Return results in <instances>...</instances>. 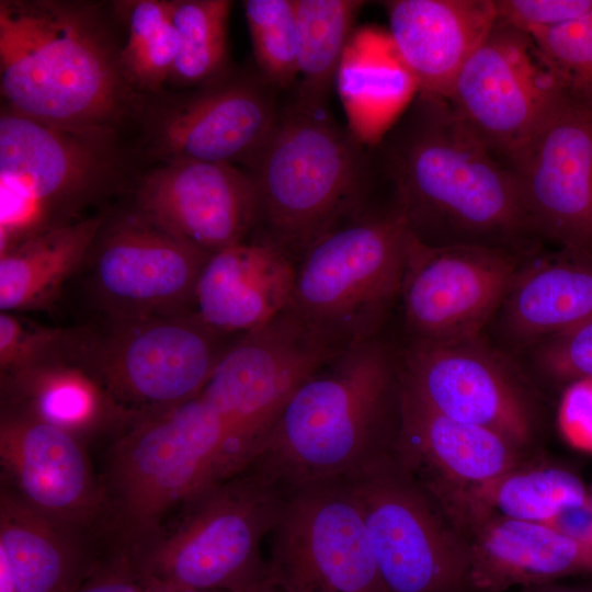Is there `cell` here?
Wrapping results in <instances>:
<instances>
[{
  "label": "cell",
  "mask_w": 592,
  "mask_h": 592,
  "mask_svg": "<svg viewBox=\"0 0 592 592\" xmlns=\"http://www.w3.org/2000/svg\"><path fill=\"white\" fill-rule=\"evenodd\" d=\"M468 584L485 592L592 574V548L545 523L490 519L467 536Z\"/></svg>",
  "instance_id": "cell-25"
},
{
  "label": "cell",
  "mask_w": 592,
  "mask_h": 592,
  "mask_svg": "<svg viewBox=\"0 0 592 592\" xmlns=\"http://www.w3.org/2000/svg\"><path fill=\"white\" fill-rule=\"evenodd\" d=\"M364 5L358 0H297L298 105L325 111L339 66Z\"/></svg>",
  "instance_id": "cell-31"
},
{
  "label": "cell",
  "mask_w": 592,
  "mask_h": 592,
  "mask_svg": "<svg viewBox=\"0 0 592 592\" xmlns=\"http://www.w3.org/2000/svg\"><path fill=\"white\" fill-rule=\"evenodd\" d=\"M91 535L33 510L5 487L0 492V551L19 592H73L100 557Z\"/></svg>",
  "instance_id": "cell-27"
},
{
  "label": "cell",
  "mask_w": 592,
  "mask_h": 592,
  "mask_svg": "<svg viewBox=\"0 0 592 592\" xmlns=\"http://www.w3.org/2000/svg\"><path fill=\"white\" fill-rule=\"evenodd\" d=\"M587 502L588 489L576 474L560 466L526 462L471 490L454 525L467 539L476 525L490 519L548 524Z\"/></svg>",
  "instance_id": "cell-30"
},
{
  "label": "cell",
  "mask_w": 592,
  "mask_h": 592,
  "mask_svg": "<svg viewBox=\"0 0 592 592\" xmlns=\"http://www.w3.org/2000/svg\"><path fill=\"white\" fill-rule=\"evenodd\" d=\"M565 91L532 37L497 20L445 100L466 128L505 162Z\"/></svg>",
  "instance_id": "cell-14"
},
{
  "label": "cell",
  "mask_w": 592,
  "mask_h": 592,
  "mask_svg": "<svg viewBox=\"0 0 592 592\" xmlns=\"http://www.w3.org/2000/svg\"><path fill=\"white\" fill-rule=\"evenodd\" d=\"M209 257L135 208L105 220L79 273L96 315L185 314Z\"/></svg>",
  "instance_id": "cell-13"
},
{
  "label": "cell",
  "mask_w": 592,
  "mask_h": 592,
  "mask_svg": "<svg viewBox=\"0 0 592 592\" xmlns=\"http://www.w3.org/2000/svg\"><path fill=\"white\" fill-rule=\"evenodd\" d=\"M524 355L536 372L555 382L572 384L592 379V318Z\"/></svg>",
  "instance_id": "cell-37"
},
{
  "label": "cell",
  "mask_w": 592,
  "mask_h": 592,
  "mask_svg": "<svg viewBox=\"0 0 592 592\" xmlns=\"http://www.w3.org/2000/svg\"><path fill=\"white\" fill-rule=\"evenodd\" d=\"M588 501H589V504L592 509V488L590 490H588Z\"/></svg>",
  "instance_id": "cell-46"
},
{
  "label": "cell",
  "mask_w": 592,
  "mask_h": 592,
  "mask_svg": "<svg viewBox=\"0 0 592 592\" xmlns=\"http://www.w3.org/2000/svg\"><path fill=\"white\" fill-rule=\"evenodd\" d=\"M73 592H143V587L127 558L107 553Z\"/></svg>",
  "instance_id": "cell-40"
},
{
  "label": "cell",
  "mask_w": 592,
  "mask_h": 592,
  "mask_svg": "<svg viewBox=\"0 0 592 592\" xmlns=\"http://www.w3.org/2000/svg\"><path fill=\"white\" fill-rule=\"evenodd\" d=\"M223 437L218 415L198 395L138 417L111 439L99 473L104 501L99 536L110 553L132 556L213 482Z\"/></svg>",
  "instance_id": "cell-4"
},
{
  "label": "cell",
  "mask_w": 592,
  "mask_h": 592,
  "mask_svg": "<svg viewBox=\"0 0 592 592\" xmlns=\"http://www.w3.org/2000/svg\"><path fill=\"white\" fill-rule=\"evenodd\" d=\"M295 277L294 260L282 249L243 241L210 254L195 285L193 312L219 334L243 335L288 307Z\"/></svg>",
  "instance_id": "cell-22"
},
{
  "label": "cell",
  "mask_w": 592,
  "mask_h": 592,
  "mask_svg": "<svg viewBox=\"0 0 592 592\" xmlns=\"http://www.w3.org/2000/svg\"><path fill=\"white\" fill-rule=\"evenodd\" d=\"M127 83L119 55L83 8L0 2V87L11 110L110 138L128 106Z\"/></svg>",
  "instance_id": "cell-3"
},
{
  "label": "cell",
  "mask_w": 592,
  "mask_h": 592,
  "mask_svg": "<svg viewBox=\"0 0 592 592\" xmlns=\"http://www.w3.org/2000/svg\"><path fill=\"white\" fill-rule=\"evenodd\" d=\"M277 117L272 99L259 86L230 82L172 111L160 126L159 144L168 160L252 163Z\"/></svg>",
  "instance_id": "cell-24"
},
{
  "label": "cell",
  "mask_w": 592,
  "mask_h": 592,
  "mask_svg": "<svg viewBox=\"0 0 592 592\" xmlns=\"http://www.w3.org/2000/svg\"><path fill=\"white\" fill-rule=\"evenodd\" d=\"M177 592H227L220 590L177 589Z\"/></svg>",
  "instance_id": "cell-45"
},
{
  "label": "cell",
  "mask_w": 592,
  "mask_h": 592,
  "mask_svg": "<svg viewBox=\"0 0 592 592\" xmlns=\"http://www.w3.org/2000/svg\"><path fill=\"white\" fill-rule=\"evenodd\" d=\"M1 409L57 426L83 441L112 439L138 418L119 407L73 361H55L0 376Z\"/></svg>",
  "instance_id": "cell-26"
},
{
  "label": "cell",
  "mask_w": 592,
  "mask_h": 592,
  "mask_svg": "<svg viewBox=\"0 0 592 592\" xmlns=\"http://www.w3.org/2000/svg\"><path fill=\"white\" fill-rule=\"evenodd\" d=\"M79 329L75 362L137 417L197 397L232 344L194 312L96 315Z\"/></svg>",
  "instance_id": "cell-8"
},
{
  "label": "cell",
  "mask_w": 592,
  "mask_h": 592,
  "mask_svg": "<svg viewBox=\"0 0 592 592\" xmlns=\"http://www.w3.org/2000/svg\"><path fill=\"white\" fill-rule=\"evenodd\" d=\"M391 454L453 525L471 490L527 462L500 434L434 410L402 378Z\"/></svg>",
  "instance_id": "cell-18"
},
{
  "label": "cell",
  "mask_w": 592,
  "mask_h": 592,
  "mask_svg": "<svg viewBox=\"0 0 592 592\" xmlns=\"http://www.w3.org/2000/svg\"><path fill=\"white\" fill-rule=\"evenodd\" d=\"M497 19L531 37L592 10V0H493Z\"/></svg>",
  "instance_id": "cell-38"
},
{
  "label": "cell",
  "mask_w": 592,
  "mask_h": 592,
  "mask_svg": "<svg viewBox=\"0 0 592 592\" xmlns=\"http://www.w3.org/2000/svg\"><path fill=\"white\" fill-rule=\"evenodd\" d=\"M532 592H592V589L584 588H555V589H537Z\"/></svg>",
  "instance_id": "cell-43"
},
{
  "label": "cell",
  "mask_w": 592,
  "mask_h": 592,
  "mask_svg": "<svg viewBox=\"0 0 592 592\" xmlns=\"http://www.w3.org/2000/svg\"><path fill=\"white\" fill-rule=\"evenodd\" d=\"M143 592H177V589L150 578H140Z\"/></svg>",
  "instance_id": "cell-42"
},
{
  "label": "cell",
  "mask_w": 592,
  "mask_h": 592,
  "mask_svg": "<svg viewBox=\"0 0 592 592\" xmlns=\"http://www.w3.org/2000/svg\"><path fill=\"white\" fill-rule=\"evenodd\" d=\"M179 36V54L172 77L197 83L215 76L227 56L228 0L168 1Z\"/></svg>",
  "instance_id": "cell-33"
},
{
  "label": "cell",
  "mask_w": 592,
  "mask_h": 592,
  "mask_svg": "<svg viewBox=\"0 0 592 592\" xmlns=\"http://www.w3.org/2000/svg\"><path fill=\"white\" fill-rule=\"evenodd\" d=\"M0 592H19L11 566L2 551H0Z\"/></svg>",
  "instance_id": "cell-41"
},
{
  "label": "cell",
  "mask_w": 592,
  "mask_h": 592,
  "mask_svg": "<svg viewBox=\"0 0 592 592\" xmlns=\"http://www.w3.org/2000/svg\"><path fill=\"white\" fill-rule=\"evenodd\" d=\"M380 144L394 208L431 247L540 249L509 166L458 119L445 99L417 93Z\"/></svg>",
  "instance_id": "cell-1"
},
{
  "label": "cell",
  "mask_w": 592,
  "mask_h": 592,
  "mask_svg": "<svg viewBox=\"0 0 592 592\" xmlns=\"http://www.w3.org/2000/svg\"><path fill=\"white\" fill-rule=\"evenodd\" d=\"M532 39L567 90L592 104V10Z\"/></svg>",
  "instance_id": "cell-36"
},
{
  "label": "cell",
  "mask_w": 592,
  "mask_h": 592,
  "mask_svg": "<svg viewBox=\"0 0 592 592\" xmlns=\"http://www.w3.org/2000/svg\"><path fill=\"white\" fill-rule=\"evenodd\" d=\"M527 255L431 247L410 235L399 297L408 341L447 344L485 335Z\"/></svg>",
  "instance_id": "cell-15"
},
{
  "label": "cell",
  "mask_w": 592,
  "mask_h": 592,
  "mask_svg": "<svg viewBox=\"0 0 592 592\" xmlns=\"http://www.w3.org/2000/svg\"><path fill=\"white\" fill-rule=\"evenodd\" d=\"M243 7L259 68L270 83L291 86L298 77L297 0H247Z\"/></svg>",
  "instance_id": "cell-34"
},
{
  "label": "cell",
  "mask_w": 592,
  "mask_h": 592,
  "mask_svg": "<svg viewBox=\"0 0 592 592\" xmlns=\"http://www.w3.org/2000/svg\"><path fill=\"white\" fill-rule=\"evenodd\" d=\"M136 208L212 254L243 242L258 223L259 198L253 177L234 164L172 159L140 182Z\"/></svg>",
  "instance_id": "cell-20"
},
{
  "label": "cell",
  "mask_w": 592,
  "mask_h": 592,
  "mask_svg": "<svg viewBox=\"0 0 592 592\" xmlns=\"http://www.w3.org/2000/svg\"><path fill=\"white\" fill-rule=\"evenodd\" d=\"M252 592H280V591L276 590L274 587H272V584L267 583Z\"/></svg>",
  "instance_id": "cell-44"
},
{
  "label": "cell",
  "mask_w": 592,
  "mask_h": 592,
  "mask_svg": "<svg viewBox=\"0 0 592 592\" xmlns=\"http://www.w3.org/2000/svg\"><path fill=\"white\" fill-rule=\"evenodd\" d=\"M287 492L271 474L250 465L192 494L127 559L138 577L174 589L255 591L270 583L261 544L274 530Z\"/></svg>",
  "instance_id": "cell-5"
},
{
  "label": "cell",
  "mask_w": 592,
  "mask_h": 592,
  "mask_svg": "<svg viewBox=\"0 0 592 592\" xmlns=\"http://www.w3.org/2000/svg\"><path fill=\"white\" fill-rule=\"evenodd\" d=\"M339 352L314 337L287 308L232 342L200 394L224 429L213 482L254 462L293 392Z\"/></svg>",
  "instance_id": "cell-9"
},
{
  "label": "cell",
  "mask_w": 592,
  "mask_h": 592,
  "mask_svg": "<svg viewBox=\"0 0 592 592\" xmlns=\"http://www.w3.org/2000/svg\"><path fill=\"white\" fill-rule=\"evenodd\" d=\"M351 134L362 144H378L418 93L389 34L353 32L337 73Z\"/></svg>",
  "instance_id": "cell-28"
},
{
  "label": "cell",
  "mask_w": 592,
  "mask_h": 592,
  "mask_svg": "<svg viewBox=\"0 0 592 592\" xmlns=\"http://www.w3.org/2000/svg\"><path fill=\"white\" fill-rule=\"evenodd\" d=\"M402 380L440 413L493 431L526 451L539 429L534 388L513 355L486 335L447 344L410 342Z\"/></svg>",
  "instance_id": "cell-12"
},
{
  "label": "cell",
  "mask_w": 592,
  "mask_h": 592,
  "mask_svg": "<svg viewBox=\"0 0 592 592\" xmlns=\"http://www.w3.org/2000/svg\"><path fill=\"white\" fill-rule=\"evenodd\" d=\"M409 239L395 208L340 225L299 259L287 309L337 351L378 337L400 297Z\"/></svg>",
  "instance_id": "cell-7"
},
{
  "label": "cell",
  "mask_w": 592,
  "mask_h": 592,
  "mask_svg": "<svg viewBox=\"0 0 592 592\" xmlns=\"http://www.w3.org/2000/svg\"><path fill=\"white\" fill-rule=\"evenodd\" d=\"M271 536L269 579L280 592H386L346 478L289 489Z\"/></svg>",
  "instance_id": "cell-11"
},
{
  "label": "cell",
  "mask_w": 592,
  "mask_h": 592,
  "mask_svg": "<svg viewBox=\"0 0 592 592\" xmlns=\"http://www.w3.org/2000/svg\"><path fill=\"white\" fill-rule=\"evenodd\" d=\"M109 141L5 106L0 116V185L27 202L42 230L77 220L73 214L109 175Z\"/></svg>",
  "instance_id": "cell-17"
},
{
  "label": "cell",
  "mask_w": 592,
  "mask_h": 592,
  "mask_svg": "<svg viewBox=\"0 0 592 592\" xmlns=\"http://www.w3.org/2000/svg\"><path fill=\"white\" fill-rule=\"evenodd\" d=\"M592 318V255L558 248L528 254L489 325L490 340L524 354Z\"/></svg>",
  "instance_id": "cell-21"
},
{
  "label": "cell",
  "mask_w": 592,
  "mask_h": 592,
  "mask_svg": "<svg viewBox=\"0 0 592 592\" xmlns=\"http://www.w3.org/2000/svg\"><path fill=\"white\" fill-rule=\"evenodd\" d=\"M2 486L33 510L99 535L104 501L87 444L52 424L1 409Z\"/></svg>",
  "instance_id": "cell-19"
},
{
  "label": "cell",
  "mask_w": 592,
  "mask_h": 592,
  "mask_svg": "<svg viewBox=\"0 0 592 592\" xmlns=\"http://www.w3.org/2000/svg\"><path fill=\"white\" fill-rule=\"evenodd\" d=\"M560 425L571 445L592 452V379L570 384L561 403Z\"/></svg>",
  "instance_id": "cell-39"
},
{
  "label": "cell",
  "mask_w": 592,
  "mask_h": 592,
  "mask_svg": "<svg viewBox=\"0 0 592 592\" xmlns=\"http://www.w3.org/2000/svg\"><path fill=\"white\" fill-rule=\"evenodd\" d=\"M127 13V41L119 53L123 72L140 88L158 90L172 76L179 36L169 2L133 1Z\"/></svg>",
  "instance_id": "cell-32"
},
{
  "label": "cell",
  "mask_w": 592,
  "mask_h": 592,
  "mask_svg": "<svg viewBox=\"0 0 592 592\" xmlns=\"http://www.w3.org/2000/svg\"><path fill=\"white\" fill-rule=\"evenodd\" d=\"M389 36L418 93L446 99L459 70L497 22L493 0L384 2Z\"/></svg>",
  "instance_id": "cell-23"
},
{
  "label": "cell",
  "mask_w": 592,
  "mask_h": 592,
  "mask_svg": "<svg viewBox=\"0 0 592 592\" xmlns=\"http://www.w3.org/2000/svg\"><path fill=\"white\" fill-rule=\"evenodd\" d=\"M400 391L399 353L387 342L342 350L293 392L251 465L288 490L349 478L391 453Z\"/></svg>",
  "instance_id": "cell-2"
},
{
  "label": "cell",
  "mask_w": 592,
  "mask_h": 592,
  "mask_svg": "<svg viewBox=\"0 0 592 592\" xmlns=\"http://www.w3.org/2000/svg\"><path fill=\"white\" fill-rule=\"evenodd\" d=\"M361 143L325 111L297 103L278 114L252 161L261 241L293 260L319 238L360 215L366 189Z\"/></svg>",
  "instance_id": "cell-6"
},
{
  "label": "cell",
  "mask_w": 592,
  "mask_h": 592,
  "mask_svg": "<svg viewBox=\"0 0 592 592\" xmlns=\"http://www.w3.org/2000/svg\"><path fill=\"white\" fill-rule=\"evenodd\" d=\"M93 216L48 227L0 253V310L48 308L77 275L105 223Z\"/></svg>",
  "instance_id": "cell-29"
},
{
  "label": "cell",
  "mask_w": 592,
  "mask_h": 592,
  "mask_svg": "<svg viewBox=\"0 0 592 592\" xmlns=\"http://www.w3.org/2000/svg\"><path fill=\"white\" fill-rule=\"evenodd\" d=\"M346 479L386 592H459L469 585L468 540L391 453Z\"/></svg>",
  "instance_id": "cell-10"
},
{
  "label": "cell",
  "mask_w": 592,
  "mask_h": 592,
  "mask_svg": "<svg viewBox=\"0 0 592 592\" xmlns=\"http://www.w3.org/2000/svg\"><path fill=\"white\" fill-rule=\"evenodd\" d=\"M505 163L536 237L592 255V104L566 88Z\"/></svg>",
  "instance_id": "cell-16"
},
{
  "label": "cell",
  "mask_w": 592,
  "mask_h": 592,
  "mask_svg": "<svg viewBox=\"0 0 592 592\" xmlns=\"http://www.w3.org/2000/svg\"><path fill=\"white\" fill-rule=\"evenodd\" d=\"M79 326L36 323L19 312L0 314V376L55 361H75Z\"/></svg>",
  "instance_id": "cell-35"
}]
</instances>
